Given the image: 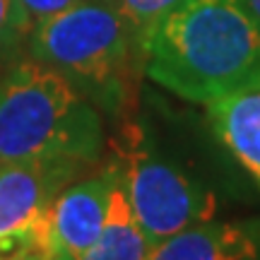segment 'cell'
Here are the masks:
<instances>
[{"label":"cell","mask_w":260,"mask_h":260,"mask_svg":"<svg viewBox=\"0 0 260 260\" xmlns=\"http://www.w3.org/2000/svg\"><path fill=\"white\" fill-rule=\"evenodd\" d=\"M29 53L63 73L92 104L118 109L130 70L142 68L140 39L106 0H80L29 31Z\"/></svg>","instance_id":"obj_3"},{"label":"cell","mask_w":260,"mask_h":260,"mask_svg":"<svg viewBox=\"0 0 260 260\" xmlns=\"http://www.w3.org/2000/svg\"><path fill=\"white\" fill-rule=\"evenodd\" d=\"M102 149V113L63 73L27 58L0 75V161L92 164Z\"/></svg>","instance_id":"obj_2"},{"label":"cell","mask_w":260,"mask_h":260,"mask_svg":"<svg viewBox=\"0 0 260 260\" xmlns=\"http://www.w3.org/2000/svg\"><path fill=\"white\" fill-rule=\"evenodd\" d=\"M0 260H51V258H48L46 248H27V251H17V253H5V255H0Z\"/></svg>","instance_id":"obj_13"},{"label":"cell","mask_w":260,"mask_h":260,"mask_svg":"<svg viewBox=\"0 0 260 260\" xmlns=\"http://www.w3.org/2000/svg\"><path fill=\"white\" fill-rule=\"evenodd\" d=\"M31 27V19L17 0H0V53H8L29 39Z\"/></svg>","instance_id":"obj_11"},{"label":"cell","mask_w":260,"mask_h":260,"mask_svg":"<svg viewBox=\"0 0 260 260\" xmlns=\"http://www.w3.org/2000/svg\"><path fill=\"white\" fill-rule=\"evenodd\" d=\"M255 229L241 222L203 219L149 246L145 260H258Z\"/></svg>","instance_id":"obj_7"},{"label":"cell","mask_w":260,"mask_h":260,"mask_svg":"<svg viewBox=\"0 0 260 260\" xmlns=\"http://www.w3.org/2000/svg\"><path fill=\"white\" fill-rule=\"evenodd\" d=\"M212 133L260 188V73L207 104Z\"/></svg>","instance_id":"obj_8"},{"label":"cell","mask_w":260,"mask_h":260,"mask_svg":"<svg viewBox=\"0 0 260 260\" xmlns=\"http://www.w3.org/2000/svg\"><path fill=\"white\" fill-rule=\"evenodd\" d=\"M239 5L246 10V15L253 19V24L260 31V0H239Z\"/></svg>","instance_id":"obj_14"},{"label":"cell","mask_w":260,"mask_h":260,"mask_svg":"<svg viewBox=\"0 0 260 260\" xmlns=\"http://www.w3.org/2000/svg\"><path fill=\"white\" fill-rule=\"evenodd\" d=\"M116 154L128 205L149 246L214 217V195L178 164L159 154L140 125L121 130Z\"/></svg>","instance_id":"obj_4"},{"label":"cell","mask_w":260,"mask_h":260,"mask_svg":"<svg viewBox=\"0 0 260 260\" xmlns=\"http://www.w3.org/2000/svg\"><path fill=\"white\" fill-rule=\"evenodd\" d=\"M121 178L116 161L96 174L77 176L56 195L44 217V243L51 260H80L102 234L113 188Z\"/></svg>","instance_id":"obj_5"},{"label":"cell","mask_w":260,"mask_h":260,"mask_svg":"<svg viewBox=\"0 0 260 260\" xmlns=\"http://www.w3.org/2000/svg\"><path fill=\"white\" fill-rule=\"evenodd\" d=\"M147 251L149 241L130 210L123 183L118 178L111 195L106 224H104L99 239L87 248V253L80 260H145Z\"/></svg>","instance_id":"obj_9"},{"label":"cell","mask_w":260,"mask_h":260,"mask_svg":"<svg viewBox=\"0 0 260 260\" xmlns=\"http://www.w3.org/2000/svg\"><path fill=\"white\" fill-rule=\"evenodd\" d=\"M142 70L167 92L207 106L260 73V31L239 0H186L147 34Z\"/></svg>","instance_id":"obj_1"},{"label":"cell","mask_w":260,"mask_h":260,"mask_svg":"<svg viewBox=\"0 0 260 260\" xmlns=\"http://www.w3.org/2000/svg\"><path fill=\"white\" fill-rule=\"evenodd\" d=\"M84 167L70 159L0 161V234L41 224L56 195Z\"/></svg>","instance_id":"obj_6"},{"label":"cell","mask_w":260,"mask_h":260,"mask_svg":"<svg viewBox=\"0 0 260 260\" xmlns=\"http://www.w3.org/2000/svg\"><path fill=\"white\" fill-rule=\"evenodd\" d=\"M106 3L125 17V22L133 27L142 46L149 31L186 0H106Z\"/></svg>","instance_id":"obj_10"},{"label":"cell","mask_w":260,"mask_h":260,"mask_svg":"<svg viewBox=\"0 0 260 260\" xmlns=\"http://www.w3.org/2000/svg\"><path fill=\"white\" fill-rule=\"evenodd\" d=\"M17 3L27 12L31 24H37L41 19H48V17H53V15H58V12L68 10L70 5L80 3V0H17Z\"/></svg>","instance_id":"obj_12"}]
</instances>
